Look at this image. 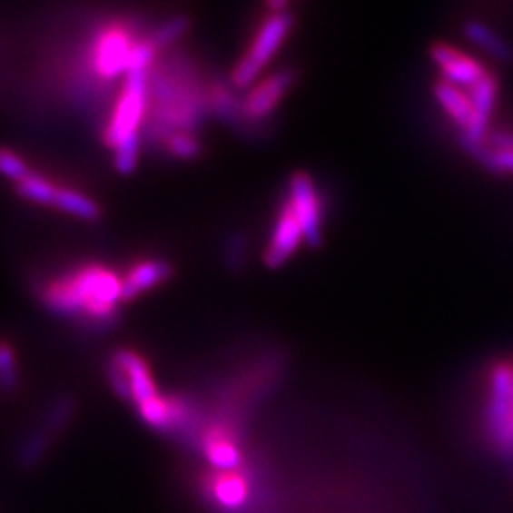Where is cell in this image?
<instances>
[{
    "instance_id": "6da1fadb",
    "label": "cell",
    "mask_w": 513,
    "mask_h": 513,
    "mask_svg": "<svg viewBox=\"0 0 513 513\" xmlns=\"http://www.w3.org/2000/svg\"><path fill=\"white\" fill-rule=\"evenodd\" d=\"M40 302L57 316L95 325L113 323L122 302V276L105 264L88 262L40 285Z\"/></svg>"
},
{
    "instance_id": "7a4b0ae2",
    "label": "cell",
    "mask_w": 513,
    "mask_h": 513,
    "mask_svg": "<svg viewBox=\"0 0 513 513\" xmlns=\"http://www.w3.org/2000/svg\"><path fill=\"white\" fill-rule=\"evenodd\" d=\"M269 8H271L269 15H264V19L253 35L252 44L242 54L240 61L231 73V84L236 90L252 88L255 84L259 80V74L280 52L281 44L285 43L295 25V15L290 8H287V5L280 3V5H271Z\"/></svg>"
},
{
    "instance_id": "3957f363",
    "label": "cell",
    "mask_w": 513,
    "mask_h": 513,
    "mask_svg": "<svg viewBox=\"0 0 513 513\" xmlns=\"http://www.w3.org/2000/svg\"><path fill=\"white\" fill-rule=\"evenodd\" d=\"M149 116V71H130L122 82L114 107L103 128V141L111 149L120 143L141 137V128Z\"/></svg>"
},
{
    "instance_id": "277c9868",
    "label": "cell",
    "mask_w": 513,
    "mask_h": 513,
    "mask_svg": "<svg viewBox=\"0 0 513 513\" xmlns=\"http://www.w3.org/2000/svg\"><path fill=\"white\" fill-rule=\"evenodd\" d=\"M139 38L124 22L103 25L88 46V69L99 80L124 78L130 69V59Z\"/></svg>"
},
{
    "instance_id": "5b68a950",
    "label": "cell",
    "mask_w": 513,
    "mask_h": 513,
    "mask_svg": "<svg viewBox=\"0 0 513 513\" xmlns=\"http://www.w3.org/2000/svg\"><path fill=\"white\" fill-rule=\"evenodd\" d=\"M202 490L221 513H242L253 502V478L245 464L234 471L210 469L202 479Z\"/></svg>"
},
{
    "instance_id": "8992f818",
    "label": "cell",
    "mask_w": 513,
    "mask_h": 513,
    "mask_svg": "<svg viewBox=\"0 0 513 513\" xmlns=\"http://www.w3.org/2000/svg\"><path fill=\"white\" fill-rule=\"evenodd\" d=\"M287 202L297 215L304 242L318 248L323 240V202L314 179L306 172H295L287 184Z\"/></svg>"
},
{
    "instance_id": "52a82bcc",
    "label": "cell",
    "mask_w": 513,
    "mask_h": 513,
    "mask_svg": "<svg viewBox=\"0 0 513 513\" xmlns=\"http://www.w3.org/2000/svg\"><path fill=\"white\" fill-rule=\"evenodd\" d=\"M297 74L291 69H280L269 76L257 80L242 99V118L248 122H262L269 118L281 99L295 84Z\"/></svg>"
},
{
    "instance_id": "ba28073f",
    "label": "cell",
    "mask_w": 513,
    "mask_h": 513,
    "mask_svg": "<svg viewBox=\"0 0 513 513\" xmlns=\"http://www.w3.org/2000/svg\"><path fill=\"white\" fill-rule=\"evenodd\" d=\"M198 445L215 471H234L245 464L236 426L229 422H213L202 428Z\"/></svg>"
},
{
    "instance_id": "9c48e42d",
    "label": "cell",
    "mask_w": 513,
    "mask_h": 513,
    "mask_svg": "<svg viewBox=\"0 0 513 513\" xmlns=\"http://www.w3.org/2000/svg\"><path fill=\"white\" fill-rule=\"evenodd\" d=\"M485 420L492 439L498 443L513 420V371L506 363L497 365L490 375V396Z\"/></svg>"
},
{
    "instance_id": "30bf717a",
    "label": "cell",
    "mask_w": 513,
    "mask_h": 513,
    "mask_svg": "<svg viewBox=\"0 0 513 513\" xmlns=\"http://www.w3.org/2000/svg\"><path fill=\"white\" fill-rule=\"evenodd\" d=\"M302 242H304L302 229L297 221L291 203L285 198L276 215L269 248H266L262 253L264 266H269V269H280L281 264H285L293 257V253L299 250V245Z\"/></svg>"
},
{
    "instance_id": "8fae6325",
    "label": "cell",
    "mask_w": 513,
    "mask_h": 513,
    "mask_svg": "<svg viewBox=\"0 0 513 513\" xmlns=\"http://www.w3.org/2000/svg\"><path fill=\"white\" fill-rule=\"evenodd\" d=\"M429 57H432V61L441 71L443 80L459 88H471L478 84L487 73L474 57H469L460 50L443 43L432 44V48H429Z\"/></svg>"
},
{
    "instance_id": "7c38bea8",
    "label": "cell",
    "mask_w": 513,
    "mask_h": 513,
    "mask_svg": "<svg viewBox=\"0 0 513 513\" xmlns=\"http://www.w3.org/2000/svg\"><path fill=\"white\" fill-rule=\"evenodd\" d=\"M497 92H498L497 78L488 73H485V76L478 82V84L469 88L468 95L471 99V120L466 130H462L460 133L462 141L485 143L488 135V120L497 103Z\"/></svg>"
},
{
    "instance_id": "4fadbf2b",
    "label": "cell",
    "mask_w": 513,
    "mask_h": 513,
    "mask_svg": "<svg viewBox=\"0 0 513 513\" xmlns=\"http://www.w3.org/2000/svg\"><path fill=\"white\" fill-rule=\"evenodd\" d=\"M173 276V266L163 259H143L133 262L122 276V302H132Z\"/></svg>"
},
{
    "instance_id": "5bb4252c",
    "label": "cell",
    "mask_w": 513,
    "mask_h": 513,
    "mask_svg": "<svg viewBox=\"0 0 513 513\" xmlns=\"http://www.w3.org/2000/svg\"><path fill=\"white\" fill-rule=\"evenodd\" d=\"M111 361L124 371L130 386V401H133L135 407L160 396V390L147 361L137 352L128 350V348H120V350H114Z\"/></svg>"
},
{
    "instance_id": "9a60e30c",
    "label": "cell",
    "mask_w": 513,
    "mask_h": 513,
    "mask_svg": "<svg viewBox=\"0 0 513 513\" xmlns=\"http://www.w3.org/2000/svg\"><path fill=\"white\" fill-rule=\"evenodd\" d=\"M436 99L441 105V109L449 114V118L455 122L457 126L466 130L471 120V99L462 88L450 84L447 80H438L434 86Z\"/></svg>"
},
{
    "instance_id": "2e32d148",
    "label": "cell",
    "mask_w": 513,
    "mask_h": 513,
    "mask_svg": "<svg viewBox=\"0 0 513 513\" xmlns=\"http://www.w3.org/2000/svg\"><path fill=\"white\" fill-rule=\"evenodd\" d=\"M462 29L469 43L479 46L485 54L502 61V64H513V48L490 27L481 22H476V19H469Z\"/></svg>"
},
{
    "instance_id": "e0dca14e",
    "label": "cell",
    "mask_w": 513,
    "mask_h": 513,
    "mask_svg": "<svg viewBox=\"0 0 513 513\" xmlns=\"http://www.w3.org/2000/svg\"><path fill=\"white\" fill-rule=\"evenodd\" d=\"M52 208L82 221H97L101 217V205L92 196L64 184L57 187Z\"/></svg>"
},
{
    "instance_id": "ac0fdd59",
    "label": "cell",
    "mask_w": 513,
    "mask_h": 513,
    "mask_svg": "<svg viewBox=\"0 0 513 513\" xmlns=\"http://www.w3.org/2000/svg\"><path fill=\"white\" fill-rule=\"evenodd\" d=\"M205 105L212 113H215L219 118L232 122L243 120L242 118V101H238L234 94V86H227L222 82H212V84L205 88Z\"/></svg>"
},
{
    "instance_id": "d6986e66",
    "label": "cell",
    "mask_w": 513,
    "mask_h": 513,
    "mask_svg": "<svg viewBox=\"0 0 513 513\" xmlns=\"http://www.w3.org/2000/svg\"><path fill=\"white\" fill-rule=\"evenodd\" d=\"M57 187H59V183H55L54 179H50L43 173L31 172L24 181H19L15 184V194L19 198L31 202V203L44 205V208H52Z\"/></svg>"
},
{
    "instance_id": "ffe728a7",
    "label": "cell",
    "mask_w": 513,
    "mask_h": 513,
    "mask_svg": "<svg viewBox=\"0 0 513 513\" xmlns=\"http://www.w3.org/2000/svg\"><path fill=\"white\" fill-rule=\"evenodd\" d=\"M162 147L172 158L189 162L202 154V141L194 132H172L162 137Z\"/></svg>"
},
{
    "instance_id": "44dd1931",
    "label": "cell",
    "mask_w": 513,
    "mask_h": 513,
    "mask_svg": "<svg viewBox=\"0 0 513 513\" xmlns=\"http://www.w3.org/2000/svg\"><path fill=\"white\" fill-rule=\"evenodd\" d=\"M189 27H191V22H189L187 17L175 15V17L168 19V22H163L156 31H153L151 40H153L154 46H156L158 50H162V48L175 44L177 40H179L184 33H187Z\"/></svg>"
},
{
    "instance_id": "7402d4cb",
    "label": "cell",
    "mask_w": 513,
    "mask_h": 513,
    "mask_svg": "<svg viewBox=\"0 0 513 513\" xmlns=\"http://www.w3.org/2000/svg\"><path fill=\"white\" fill-rule=\"evenodd\" d=\"M31 166L24 156H19L12 149L0 147V175L17 184L31 173Z\"/></svg>"
},
{
    "instance_id": "603a6c76",
    "label": "cell",
    "mask_w": 513,
    "mask_h": 513,
    "mask_svg": "<svg viewBox=\"0 0 513 513\" xmlns=\"http://www.w3.org/2000/svg\"><path fill=\"white\" fill-rule=\"evenodd\" d=\"M19 386V369H17V360L14 348L0 340V388L6 390V392H14Z\"/></svg>"
},
{
    "instance_id": "cb8c5ba5",
    "label": "cell",
    "mask_w": 513,
    "mask_h": 513,
    "mask_svg": "<svg viewBox=\"0 0 513 513\" xmlns=\"http://www.w3.org/2000/svg\"><path fill=\"white\" fill-rule=\"evenodd\" d=\"M485 168L490 170L492 173H513V151H492L490 149V156H488Z\"/></svg>"
},
{
    "instance_id": "d4e9b609",
    "label": "cell",
    "mask_w": 513,
    "mask_h": 513,
    "mask_svg": "<svg viewBox=\"0 0 513 513\" xmlns=\"http://www.w3.org/2000/svg\"><path fill=\"white\" fill-rule=\"evenodd\" d=\"M492 151H513V133L509 132H490L485 139Z\"/></svg>"
}]
</instances>
